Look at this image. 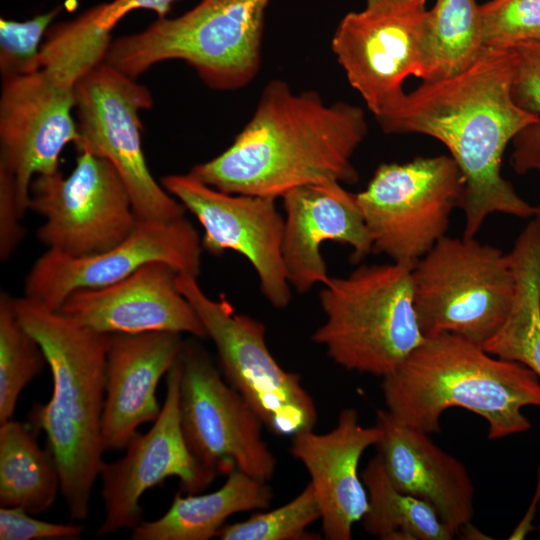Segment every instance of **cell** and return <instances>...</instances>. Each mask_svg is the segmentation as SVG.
<instances>
[{
    "instance_id": "16",
    "label": "cell",
    "mask_w": 540,
    "mask_h": 540,
    "mask_svg": "<svg viewBox=\"0 0 540 540\" xmlns=\"http://www.w3.org/2000/svg\"><path fill=\"white\" fill-rule=\"evenodd\" d=\"M202 250L198 232L184 216L139 220L124 241L102 253L72 257L47 249L25 278L24 296L57 311L71 293L106 287L154 261L198 277Z\"/></svg>"
},
{
    "instance_id": "33",
    "label": "cell",
    "mask_w": 540,
    "mask_h": 540,
    "mask_svg": "<svg viewBox=\"0 0 540 540\" xmlns=\"http://www.w3.org/2000/svg\"><path fill=\"white\" fill-rule=\"evenodd\" d=\"M56 7L26 21L0 19L1 78L26 75L41 69V39L60 13Z\"/></svg>"
},
{
    "instance_id": "24",
    "label": "cell",
    "mask_w": 540,
    "mask_h": 540,
    "mask_svg": "<svg viewBox=\"0 0 540 540\" xmlns=\"http://www.w3.org/2000/svg\"><path fill=\"white\" fill-rule=\"evenodd\" d=\"M516 280L511 311L497 333L483 344L490 354L517 361L540 379V228L533 220L509 253Z\"/></svg>"
},
{
    "instance_id": "35",
    "label": "cell",
    "mask_w": 540,
    "mask_h": 540,
    "mask_svg": "<svg viewBox=\"0 0 540 540\" xmlns=\"http://www.w3.org/2000/svg\"><path fill=\"white\" fill-rule=\"evenodd\" d=\"M14 177L0 166V259L7 261L25 236Z\"/></svg>"
},
{
    "instance_id": "6",
    "label": "cell",
    "mask_w": 540,
    "mask_h": 540,
    "mask_svg": "<svg viewBox=\"0 0 540 540\" xmlns=\"http://www.w3.org/2000/svg\"><path fill=\"white\" fill-rule=\"evenodd\" d=\"M414 265H361L329 277L319 293L325 321L312 341L337 365L378 377L396 369L424 340L414 307Z\"/></svg>"
},
{
    "instance_id": "37",
    "label": "cell",
    "mask_w": 540,
    "mask_h": 540,
    "mask_svg": "<svg viewBox=\"0 0 540 540\" xmlns=\"http://www.w3.org/2000/svg\"><path fill=\"white\" fill-rule=\"evenodd\" d=\"M533 216H534V220L536 221V223L538 224L540 228V205L535 206Z\"/></svg>"
},
{
    "instance_id": "25",
    "label": "cell",
    "mask_w": 540,
    "mask_h": 540,
    "mask_svg": "<svg viewBox=\"0 0 540 540\" xmlns=\"http://www.w3.org/2000/svg\"><path fill=\"white\" fill-rule=\"evenodd\" d=\"M30 423L0 424V506L20 507L35 516L48 510L61 490L60 474L42 449Z\"/></svg>"
},
{
    "instance_id": "11",
    "label": "cell",
    "mask_w": 540,
    "mask_h": 540,
    "mask_svg": "<svg viewBox=\"0 0 540 540\" xmlns=\"http://www.w3.org/2000/svg\"><path fill=\"white\" fill-rule=\"evenodd\" d=\"M147 87L104 62L75 89L78 152L108 160L125 184L138 220L171 221L185 207L152 176L142 148L140 112L151 108Z\"/></svg>"
},
{
    "instance_id": "5",
    "label": "cell",
    "mask_w": 540,
    "mask_h": 540,
    "mask_svg": "<svg viewBox=\"0 0 540 540\" xmlns=\"http://www.w3.org/2000/svg\"><path fill=\"white\" fill-rule=\"evenodd\" d=\"M271 1L200 0L178 17L117 38L105 62L136 79L155 64L180 60L211 89L243 88L260 70Z\"/></svg>"
},
{
    "instance_id": "7",
    "label": "cell",
    "mask_w": 540,
    "mask_h": 540,
    "mask_svg": "<svg viewBox=\"0 0 540 540\" xmlns=\"http://www.w3.org/2000/svg\"><path fill=\"white\" fill-rule=\"evenodd\" d=\"M412 281L425 338L450 333L481 346L506 321L516 291L509 253L475 237H442L416 262Z\"/></svg>"
},
{
    "instance_id": "31",
    "label": "cell",
    "mask_w": 540,
    "mask_h": 540,
    "mask_svg": "<svg viewBox=\"0 0 540 540\" xmlns=\"http://www.w3.org/2000/svg\"><path fill=\"white\" fill-rule=\"evenodd\" d=\"M321 519V511L310 483L288 503L255 514L245 521L225 524L221 540H300L306 528Z\"/></svg>"
},
{
    "instance_id": "36",
    "label": "cell",
    "mask_w": 540,
    "mask_h": 540,
    "mask_svg": "<svg viewBox=\"0 0 540 540\" xmlns=\"http://www.w3.org/2000/svg\"><path fill=\"white\" fill-rule=\"evenodd\" d=\"M176 0H113L105 3L104 23L113 29L117 22L127 13L135 9H148L155 12L158 19L166 18L171 5Z\"/></svg>"
},
{
    "instance_id": "29",
    "label": "cell",
    "mask_w": 540,
    "mask_h": 540,
    "mask_svg": "<svg viewBox=\"0 0 540 540\" xmlns=\"http://www.w3.org/2000/svg\"><path fill=\"white\" fill-rule=\"evenodd\" d=\"M48 365L39 342L19 321L13 297L0 295V424L13 419L23 389Z\"/></svg>"
},
{
    "instance_id": "32",
    "label": "cell",
    "mask_w": 540,
    "mask_h": 540,
    "mask_svg": "<svg viewBox=\"0 0 540 540\" xmlns=\"http://www.w3.org/2000/svg\"><path fill=\"white\" fill-rule=\"evenodd\" d=\"M480 17L485 49L540 42V0H489L480 4Z\"/></svg>"
},
{
    "instance_id": "34",
    "label": "cell",
    "mask_w": 540,
    "mask_h": 540,
    "mask_svg": "<svg viewBox=\"0 0 540 540\" xmlns=\"http://www.w3.org/2000/svg\"><path fill=\"white\" fill-rule=\"evenodd\" d=\"M84 529L80 523H52L36 519L20 507H0L1 540L78 539Z\"/></svg>"
},
{
    "instance_id": "1",
    "label": "cell",
    "mask_w": 540,
    "mask_h": 540,
    "mask_svg": "<svg viewBox=\"0 0 540 540\" xmlns=\"http://www.w3.org/2000/svg\"><path fill=\"white\" fill-rule=\"evenodd\" d=\"M512 64V50L485 49L464 71L423 81L377 120L385 133L426 135L447 147L465 179L464 237H475L494 213L534 215L501 174L509 142L540 120L514 100Z\"/></svg>"
},
{
    "instance_id": "21",
    "label": "cell",
    "mask_w": 540,
    "mask_h": 540,
    "mask_svg": "<svg viewBox=\"0 0 540 540\" xmlns=\"http://www.w3.org/2000/svg\"><path fill=\"white\" fill-rule=\"evenodd\" d=\"M181 335L170 331L108 334L101 423L104 452L125 449L139 426L159 416L157 387L181 354Z\"/></svg>"
},
{
    "instance_id": "4",
    "label": "cell",
    "mask_w": 540,
    "mask_h": 540,
    "mask_svg": "<svg viewBox=\"0 0 540 540\" xmlns=\"http://www.w3.org/2000/svg\"><path fill=\"white\" fill-rule=\"evenodd\" d=\"M381 389L394 418L429 435L441 431L450 408L481 416L491 440L526 432L531 423L522 408H540V379L530 368L450 333L425 338L382 377Z\"/></svg>"
},
{
    "instance_id": "28",
    "label": "cell",
    "mask_w": 540,
    "mask_h": 540,
    "mask_svg": "<svg viewBox=\"0 0 540 540\" xmlns=\"http://www.w3.org/2000/svg\"><path fill=\"white\" fill-rule=\"evenodd\" d=\"M105 3L49 30L41 47V68L65 85L77 84L106 61L112 28L103 21Z\"/></svg>"
},
{
    "instance_id": "10",
    "label": "cell",
    "mask_w": 540,
    "mask_h": 540,
    "mask_svg": "<svg viewBox=\"0 0 540 540\" xmlns=\"http://www.w3.org/2000/svg\"><path fill=\"white\" fill-rule=\"evenodd\" d=\"M428 17L427 0H365L337 25L332 52L376 120L400 103L408 77L424 80Z\"/></svg>"
},
{
    "instance_id": "38",
    "label": "cell",
    "mask_w": 540,
    "mask_h": 540,
    "mask_svg": "<svg viewBox=\"0 0 540 540\" xmlns=\"http://www.w3.org/2000/svg\"><path fill=\"white\" fill-rule=\"evenodd\" d=\"M535 497L540 500V464L538 468V478H537V487Z\"/></svg>"
},
{
    "instance_id": "23",
    "label": "cell",
    "mask_w": 540,
    "mask_h": 540,
    "mask_svg": "<svg viewBox=\"0 0 540 540\" xmlns=\"http://www.w3.org/2000/svg\"><path fill=\"white\" fill-rule=\"evenodd\" d=\"M272 498L266 481L234 469L214 492L186 496L176 493L166 513L158 519L140 522L132 529L131 539L208 540L218 537L230 516L266 510Z\"/></svg>"
},
{
    "instance_id": "39",
    "label": "cell",
    "mask_w": 540,
    "mask_h": 540,
    "mask_svg": "<svg viewBox=\"0 0 540 540\" xmlns=\"http://www.w3.org/2000/svg\"><path fill=\"white\" fill-rule=\"evenodd\" d=\"M540 171V170H539Z\"/></svg>"
},
{
    "instance_id": "2",
    "label": "cell",
    "mask_w": 540,
    "mask_h": 540,
    "mask_svg": "<svg viewBox=\"0 0 540 540\" xmlns=\"http://www.w3.org/2000/svg\"><path fill=\"white\" fill-rule=\"evenodd\" d=\"M367 133L360 106L327 103L316 91L294 92L274 79L233 142L190 173L226 193L273 198L311 184H355L352 158Z\"/></svg>"
},
{
    "instance_id": "27",
    "label": "cell",
    "mask_w": 540,
    "mask_h": 540,
    "mask_svg": "<svg viewBox=\"0 0 540 540\" xmlns=\"http://www.w3.org/2000/svg\"><path fill=\"white\" fill-rule=\"evenodd\" d=\"M485 51L477 0H435L429 9L423 81L456 75Z\"/></svg>"
},
{
    "instance_id": "19",
    "label": "cell",
    "mask_w": 540,
    "mask_h": 540,
    "mask_svg": "<svg viewBox=\"0 0 540 540\" xmlns=\"http://www.w3.org/2000/svg\"><path fill=\"white\" fill-rule=\"evenodd\" d=\"M283 261L290 285L300 294L329 279L320 247L334 241L352 248L358 262L372 252V240L356 200L343 184L329 181L295 188L284 196Z\"/></svg>"
},
{
    "instance_id": "3",
    "label": "cell",
    "mask_w": 540,
    "mask_h": 540,
    "mask_svg": "<svg viewBox=\"0 0 540 540\" xmlns=\"http://www.w3.org/2000/svg\"><path fill=\"white\" fill-rule=\"evenodd\" d=\"M13 307L21 324L41 345L53 379L50 400L34 405L29 423L46 434L70 520L85 521L104 464L101 423L108 334L25 296L13 297Z\"/></svg>"
},
{
    "instance_id": "14",
    "label": "cell",
    "mask_w": 540,
    "mask_h": 540,
    "mask_svg": "<svg viewBox=\"0 0 540 540\" xmlns=\"http://www.w3.org/2000/svg\"><path fill=\"white\" fill-rule=\"evenodd\" d=\"M160 183L199 221L203 250L211 255L226 250L241 254L254 268L266 300L279 309L290 303L282 255L285 221L276 198L226 193L190 172L164 176Z\"/></svg>"
},
{
    "instance_id": "9",
    "label": "cell",
    "mask_w": 540,
    "mask_h": 540,
    "mask_svg": "<svg viewBox=\"0 0 540 540\" xmlns=\"http://www.w3.org/2000/svg\"><path fill=\"white\" fill-rule=\"evenodd\" d=\"M464 191V176L451 156L380 164L356 194L372 252L415 265L446 235Z\"/></svg>"
},
{
    "instance_id": "8",
    "label": "cell",
    "mask_w": 540,
    "mask_h": 540,
    "mask_svg": "<svg viewBox=\"0 0 540 540\" xmlns=\"http://www.w3.org/2000/svg\"><path fill=\"white\" fill-rule=\"evenodd\" d=\"M176 284L214 343L225 380L251 405L264 427L277 436L313 430L318 419L314 400L300 376L284 370L271 354L265 325L236 313L224 295L209 297L197 276L179 273Z\"/></svg>"
},
{
    "instance_id": "30",
    "label": "cell",
    "mask_w": 540,
    "mask_h": 540,
    "mask_svg": "<svg viewBox=\"0 0 540 540\" xmlns=\"http://www.w3.org/2000/svg\"><path fill=\"white\" fill-rule=\"evenodd\" d=\"M512 51V96L540 117V42L524 43ZM511 166L518 174L540 170V120L514 138Z\"/></svg>"
},
{
    "instance_id": "20",
    "label": "cell",
    "mask_w": 540,
    "mask_h": 540,
    "mask_svg": "<svg viewBox=\"0 0 540 540\" xmlns=\"http://www.w3.org/2000/svg\"><path fill=\"white\" fill-rule=\"evenodd\" d=\"M380 437L376 424L361 425L354 408L343 409L329 432L306 430L291 436L290 453L310 476L326 539L350 540L354 524L366 513L368 494L358 466L364 451Z\"/></svg>"
},
{
    "instance_id": "26",
    "label": "cell",
    "mask_w": 540,
    "mask_h": 540,
    "mask_svg": "<svg viewBox=\"0 0 540 540\" xmlns=\"http://www.w3.org/2000/svg\"><path fill=\"white\" fill-rule=\"evenodd\" d=\"M368 494L364 530L383 540H451L455 534L427 502L399 491L377 454L361 474Z\"/></svg>"
},
{
    "instance_id": "13",
    "label": "cell",
    "mask_w": 540,
    "mask_h": 540,
    "mask_svg": "<svg viewBox=\"0 0 540 540\" xmlns=\"http://www.w3.org/2000/svg\"><path fill=\"white\" fill-rule=\"evenodd\" d=\"M45 219L37 230L48 250L72 257L107 251L124 241L138 218L129 192L112 164L80 152L72 172L37 175L27 210Z\"/></svg>"
},
{
    "instance_id": "22",
    "label": "cell",
    "mask_w": 540,
    "mask_h": 540,
    "mask_svg": "<svg viewBox=\"0 0 540 540\" xmlns=\"http://www.w3.org/2000/svg\"><path fill=\"white\" fill-rule=\"evenodd\" d=\"M375 424L377 454L395 488L430 504L455 536L471 526L475 490L464 464L386 409L377 411Z\"/></svg>"
},
{
    "instance_id": "17",
    "label": "cell",
    "mask_w": 540,
    "mask_h": 540,
    "mask_svg": "<svg viewBox=\"0 0 540 540\" xmlns=\"http://www.w3.org/2000/svg\"><path fill=\"white\" fill-rule=\"evenodd\" d=\"M75 89L43 68L2 79L0 166L14 177L22 216L32 180L59 171L63 149L79 141L73 118Z\"/></svg>"
},
{
    "instance_id": "12",
    "label": "cell",
    "mask_w": 540,
    "mask_h": 540,
    "mask_svg": "<svg viewBox=\"0 0 540 540\" xmlns=\"http://www.w3.org/2000/svg\"><path fill=\"white\" fill-rule=\"evenodd\" d=\"M179 363V418L191 454L215 473L238 469L268 482L276 458L262 438L264 425L254 409L195 339L184 341Z\"/></svg>"
},
{
    "instance_id": "15",
    "label": "cell",
    "mask_w": 540,
    "mask_h": 540,
    "mask_svg": "<svg viewBox=\"0 0 540 540\" xmlns=\"http://www.w3.org/2000/svg\"><path fill=\"white\" fill-rule=\"evenodd\" d=\"M179 358L166 377V396L151 428L137 433L126 446L125 455L103 464L99 478L104 519L95 537L133 529L142 522L140 499L145 491L175 476L180 491L197 494L215 479V472L201 465L185 442L179 418Z\"/></svg>"
},
{
    "instance_id": "18",
    "label": "cell",
    "mask_w": 540,
    "mask_h": 540,
    "mask_svg": "<svg viewBox=\"0 0 540 540\" xmlns=\"http://www.w3.org/2000/svg\"><path fill=\"white\" fill-rule=\"evenodd\" d=\"M178 274L165 262H150L106 287L71 293L57 311L105 334L170 331L207 337L197 313L177 287Z\"/></svg>"
}]
</instances>
